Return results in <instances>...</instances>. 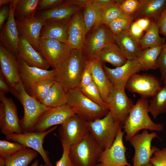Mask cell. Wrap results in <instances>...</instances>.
Returning a JSON list of instances; mask_svg holds the SVG:
<instances>
[{
  "mask_svg": "<svg viewBox=\"0 0 166 166\" xmlns=\"http://www.w3.org/2000/svg\"><path fill=\"white\" fill-rule=\"evenodd\" d=\"M18 58L20 68V79L27 92L31 86L39 80L46 78L54 79L55 69L48 70L30 66L24 60Z\"/></svg>",
  "mask_w": 166,
  "mask_h": 166,
  "instance_id": "21",
  "label": "cell"
},
{
  "mask_svg": "<svg viewBox=\"0 0 166 166\" xmlns=\"http://www.w3.org/2000/svg\"><path fill=\"white\" fill-rule=\"evenodd\" d=\"M124 133L121 127L112 145L100 154L97 166H131L125 156L126 148L123 142Z\"/></svg>",
  "mask_w": 166,
  "mask_h": 166,
  "instance_id": "14",
  "label": "cell"
},
{
  "mask_svg": "<svg viewBox=\"0 0 166 166\" xmlns=\"http://www.w3.org/2000/svg\"><path fill=\"white\" fill-rule=\"evenodd\" d=\"M73 49L67 43L54 39L40 38L39 51L53 69L63 62Z\"/></svg>",
  "mask_w": 166,
  "mask_h": 166,
  "instance_id": "10",
  "label": "cell"
},
{
  "mask_svg": "<svg viewBox=\"0 0 166 166\" xmlns=\"http://www.w3.org/2000/svg\"><path fill=\"white\" fill-rule=\"evenodd\" d=\"M103 66L113 86L125 87L127 81L132 75L143 70L138 59L128 60L123 65L114 69L104 64Z\"/></svg>",
  "mask_w": 166,
  "mask_h": 166,
  "instance_id": "20",
  "label": "cell"
},
{
  "mask_svg": "<svg viewBox=\"0 0 166 166\" xmlns=\"http://www.w3.org/2000/svg\"><path fill=\"white\" fill-rule=\"evenodd\" d=\"M40 0H18L14 10L15 20L21 21L35 18Z\"/></svg>",
  "mask_w": 166,
  "mask_h": 166,
  "instance_id": "31",
  "label": "cell"
},
{
  "mask_svg": "<svg viewBox=\"0 0 166 166\" xmlns=\"http://www.w3.org/2000/svg\"><path fill=\"white\" fill-rule=\"evenodd\" d=\"M67 32V44L82 52L87 34L82 9L75 12L68 21Z\"/></svg>",
  "mask_w": 166,
  "mask_h": 166,
  "instance_id": "19",
  "label": "cell"
},
{
  "mask_svg": "<svg viewBox=\"0 0 166 166\" xmlns=\"http://www.w3.org/2000/svg\"><path fill=\"white\" fill-rule=\"evenodd\" d=\"M68 21L48 20L44 22L40 37L67 43Z\"/></svg>",
  "mask_w": 166,
  "mask_h": 166,
  "instance_id": "27",
  "label": "cell"
},
{
  "mask_svg": "<svg viewBox=\"0 0 166 166\" xmlns=\"http://www.w3.org/2000/svg\"><path fill=\"white\" fill-rule=\"evenodd\" d=\"M87 124L90 133L103 150L112 145L122 125L109 111L104 117Z\"/></svg>",
  "mask_w": 166,
  "mask_h": 166,
  "instance_id": "6",
  "label": "cell"
},
{
  "mask_svg": "<svg viewBox=\"0 0 166 166\" xmlns=\"http://www.w3.org/2000/svg\"><path fill=\"white\" fill-rule=\"evenodd\" d=\"M142 166H154L152 164L149 163L148 164L144 165Z\"/></svg>",
  "mask_w": 166,
  "mask_h": 166,
  "instance_id": "57",
  "label": "cell"
},
{
  "mask_svg": "<svg viewBox=\"0 0 166 166\" xmlns=\"http://www.w3.org/2000/svg\"><path fill=\"white\" fill-rule=\"evenodd\" d=\"M61 141L63 148L62 156L56 162L54 166H73L69 157L70 146L64 141Z\"/></svg>",
  "mask_w": 166,
  "mask_h": 166,
  "instance_id": "43",
  "label": "cell"
},
{
  "mask_svg": "<svg viewBox=\"0 0 166 166\" xmlns=\"http://www.w3.org/2000/svg\"><path fill=\"white\" fill-rule=\"evenodd\" d=\"M90 0H66L64 2L70 6H76L82 9L89 3Z\"/></svg>",
  "mask_w": 166,
  "mask_h": 166,
  "instance_id": "51",
  "label": "cell"
},
{
  "mask_svg": "<svg viewBox=\"0 0 166 166\" xmlns=\"http://www.w3.org/2000/svg\"><path fill=\"white\" fill-rule=\"evenodd\" d=\"M161 46L162 45H156L142 50L138 60L143 70L158 68L157 60Z\"/></svg>",
  "mask_w": 166,
  "mask_h": 166,
  "instance_id": "33",
  "label": "cell"
},
{
  "mask_svg": "<svg viewBox=\"0 0 166 166\" xmlns=\"http://www.w3.org/2000/svg\"><path fill=\"white\" fill-rule=\"evenodd\" d=\"M162 78L164 80V85L166 86V72Z\"/></svg>",
  "mask_w": 166,
  "mask_h": 166,
  "instance_id": "56",
  "label": "cell"
},
{
  "mask_svg": "<svg viewBox=\"0 0 166 166\" xmlns=\"http://www.w3.org/2000/svg\"><path fill=\"white\" fill-rule=\"evenodd\" d=\"M113 0H92V3L95 6L101 10L108 5L114 2Z\"/></svg>",
  "mask_w": 166,
  "mask_h": 166,
  "instance_id": "53",
  "label": "cell"
},
{
  "mask_svg": "<svg viewBox=\"0 0 166 166\" xmlns=\"http://www.w3.org/2000/svg\"><path fill=\"white\" fill-rule=\"evenodd\" d=\"M63 0H40L37 10L42 11L49 10L61 4Z\"/></svg>",
  "mask_w": 166,
  "mask_h": 166,
  "instance_id": "46",
  "label": "cell"
},
{
  "mask_svg": "<svg viewBox=\"0 0 166 166\" xmlns=\"http://www.w3.org/2000/svg\"><path fill=\"white\" fill-rule=\"evenodd\" d=\"M13 91L4 77L0 73V94H5L9 92L12 94Z\"/></svg>",
  "mask_w": 166,
  "mask_h": 166,
  "instance_id": "50",
  "label": "cell"
},
{
  "mask_svg": "<svg viewBox=\"0 0 166 166\" xmlns=\"http://www.w3.org/2000/svg\"><path fill=\"white\" fill-rule=\"evenodd\" d=\"M148 111L154 118L166 112V86L161 87L149 101Z\"/></svg>",
  "mask_w": 166,
  "mask_h": 166,
  "instance_id": "35",
  "label": "cell"
},
{
  "mask_svg": "<svg viewBox=\"0 0 166 166\" xmlns=\"http://www.w3.org/2000/svg\"><path fill=\"white\" fill-rule=\"evenodd\" d=\"M161 87L160 82L155 76L137 73L132 75L125 85L128 91L136 93L145 99L152 97Z\"/></svg>",
  "mask_w": 166,
  "mask_h": 166,
  "instance_id": "17",
  "label": "cell"
},
{
  "mask_svg": "<svg viewBox=\"0 0 166 166\" xmlns=\"http://www.w3.org/2000/svg\"><path fill=\"white\" fill-rule=\"evenodd\" d=\"M19 34L23 36L32 46L39 51L40 33L44 22L36 18L18 21L16 20Z\"/></svg>",
  "mask_w": 166,
  "mask_h": 166,
  "instance_id": "23",
  "label": "cell"
},
{
  "mask_svg": "<svg viewBox=\"0 0 166 166\" xmlns=\"http://www.w3.org/2000/svg\"><path fill=\"white\" fill-rule=\"evenodd\" d=\"M0 129L5 135L23 132L18 115L17 109L13 100L0 94Z\"/></svg>",
  "mask_w": 166,
  "mask_h": 166,
  "instance_id": "9",
  "label": "cell"
},
{
  "mask_svg": "<svg viewBox=\"0 0 166 166\" xmlns=\"http://www.w3.org/2000/svg\"><path fill=\"white\" fill-rule=\"evenodd\" d=\"M152 20L147 18H141L135 20L134 21L144 32H145L149 26Z\"/></svg>",
  "mask_w": 166,
  "mask_h": 166,
  "instance_id": "52",
  "label": "cell"
},
{
  "mask_svg": "<svg viewBox=\"0 0 166 166\" xmlns=\"http://www.w3.org/2000/svg\"><path fill=\"white\" fill-rule=\"evenodd\" d=\"M82 9L78 6L69 5L63 2L51 9L38 11L35 14V18L44 22L48 20L68 21L75 12Z\"/></svg>",
  "mask_w": 166,
  "mask_h": 166,
  "instance_id": "26",
  "label": "cell"
},
{
  "mask_svg": "<svg viewBox=\"0 0 166 166\" xmlns=\"http://www.w3.org/2000/svg\"><path fill=\"white\" fill-rule=\"evenodd\" d=\"M18 0H12L9 5L8 18L0 30V42L10 52L17 55L18 53L19 34L14 16V10Z\"/></svg>",
  "mask_w": 166,
  "mask_h": 166,
  "instance_id": "18",
  "label": "cell"
},
{
  "mask_svg": "<svg viewBox=\"0 0 166 166\" xmlns=\"http://www.w3.org/2000/svg\"><path fill=\"white\" fill-rule=\"evenodd\" d=\"M123 12L120 9L116 0L101 9L100 12L97 25H108Z\"/></svg>",
  "mask_w": 166,
  "mask_h": 166,
  "instance_id": "38",
  "label": "cell"
},
{
  "mask_svg": "<svg viewBox=\"0 0 166 166\" xmlns=\"http://www.w3.org/2000/svg\"><path fill=\"white\" fill-rule=\"evenodd\" d=\"M150 159L149 162L154 166H166V148L156 150Z\"/></svg>",
  "mask_w": 166,
  "mask_h": 166,
  "instance_id": "42",
  "label": "cell"
},
{
  "mask_svg": "<svg viewBox=\"0 0 166 166\" xmlns=\"http://www.w3.org/2000/svg\"><path fill=\"white\" fill-rule=\"evenodd\" d=\"M156 22L160 34L166 38V7L162 11Z\"/></svg>",
  "mask_w": 166,
  "mask_h": 166,
  "instance_id": "47",
  "label": "cell"
},
{
  "mask_svg": "<svg viewBox=\"0 0 166 166\" xmlns=\"http://www.w3.org/2000/svg\"><path fill=\"white\" fill-rule=\"evenodd\" d=\"M79 89L90 100L103 107L109 109L108 105L103 100L99 90L93 81L88 86Z\"/></svg>",
  "mask_w": 166,
  "mask_h": 166,
  "instance_id": "40",
  "label": "cell"
},
{
  "mask_svg": "<svg viewBox=\"0 0 166 166\" xmlns=\"http://www.w3.org/2000/svg\"><path fill=\"white\" fill-rule=\"evenodd\" d=\"M91 0L82 9L83 18L87 33L97 25L101 10L92 3Z\"/></svg>",
  "mask_w": 166,
  "mask_h": 166,
  "instance_id": "37",
  "label": "cell"
},
{
  "mask_svg": "<svg viewBox=\"0 0 166 166\" xmlns=\"http://www.w3.org/2000/svg\"><path fill=\"white\" fill-rule=\"evenodd\" d=\"M149 102L146 99H139L131 109L128 117L123 126L127 141L142 129L160 132L164 130L163 124L156 123L148 115Z\"/></svg>",
  "mask_w": 166,
  "mask_h": 166,
  "instance_id": "2",
  "label": "cell"
},
{
  "mask_svg": "<svg viewBox=\"0 0 166 166\" xmlns=\"http://www.w3.org/2000/svg\"><path fill=\"white\" fill-rule=\"evenodd\" d=\"M103 150L90 133L70 146L69 157L73 166H97Z\"/></svg>",
  "mask_w": 166,
  "mask_h": 166,
  "instance_id": "4",
  "label": "cell"
},
{
  "mask_svg": "<svg viewBox=\"0 0 166 166\" xmlns=\"http://www.w3.org/2000/svg\"><path fill=\"white\" fill-rule=\"evenodd\" d=\"M10 13V8L6 5L1 7L0 9V29H2L7 20Z\"/></svg>",
  "mask_w": 166,
  "mask_h": 166,
  "instance_id": "49",
  "label": "cell"
},
{
  "mask_svg": "<svg viewBox=\"0 0 166 166\" xmlns=\"http://www.w3.org/2000/svg\"><path fill=\"white\" fill-rule=\"evenodd\" d=\"M139 7L134 14V20L147 18L156 21L162 11L166 7V0H139Z\"/></svg>",
  "mask_w": 166,
  "mask_h": 166,
  "instance_id": "28",
  "label": "cell"
},
{
  "mask_svg": "<svg viewBox=\"0 0 166 166\" xmlns=\"http://www.w3.org/2000/svg\"><path fill=\"white\" fill-rule=\"evenodd\" d=\"M97 59L103 62L110 64L116 67L123 65L128 60L115 43L110 44L104 47L99 54Z\"/></svg>",
  "mask_w": 166,
  "mask_h": 166,
  "instance_id": "29",
  "label": "cell"
},
{
  "mask_svg": "<svg viewBox=\"0 0 166 166\" xmlns=\"http://www.w3.org/2000/svg\"><path fill=\"white\" fill-rule=\"evenodd\" d=\"M114 43V36L108 26L97 25L87 33L82 53L86 61L93 60L104 47Z\"/></svg>",
  "mask_w": 166,
  "mask_h": 166,
  "instance_id": "7",
  "label": "cell"
},
{
  "mask_svg": "<svg viewBox=\"0 0 166 166\" xmlns=\"http://www.w3.org/2000/svg\"><path fill=\"white\" fill-rule=\"evenodd\" d=\"M86 61L82 53L73 49L69 56L55 69L54 80L68 90L79 88Z\"/></svg>",
  "mask_w": 166,
  "mask_h": 166,
  "instance_id": "1",
  "label": "cell"
},
{
  "mask_svg": "<svg viewBox=\"0 0 166 166\" xmlns=\"http://www.w3.org/2000/svg\"><path fill=\"white\" fill-rule=\"evenodd\" d=\"M75 114V110L67 104L50 108L39 117L35 125L34 131L44 132L53 127L61 125Z\"/></svg>",
  "mask_w": 166,
  "mask_h": 166,
  "instance_id": "16",
  "label": "cell"
},
{
  "mask_svg": "<svg viewBox=\"0 0 166 166\" xmlns=\"http://www.w3.org/2000/svg\"><path fill=\"white\" fill-rule=\"evenodd\" d=\"M37 156L36 151L29 148H26L6 159L5 166H28Z\"/></svg>",
  "mask_w": 166,
  "mask_h": 166,
  "instance_id": "34",
  "label": "cell"
},
{
  "mask_svg": "<svg viewBox=\"0 0 166 166\" xmlns=\"http://www.w3.org/2000/svg\"><path fill=\"white\" fill-rule=\"evenodd\" d=\"M0 65V73L13 89L12 94L14 96L17 85L20 81L19 58L9 51L1 42Z\"/></svg>",
  "mask_w": 166,
  "mask_h": 166,
  "instance_id": "15",
  "label": "cell"
},
{
  "mask_svg": "<svg viewBox=\"0 0 166 166\" xmlns=\"http://www.w3.org/2000/svg\"><path fill=\"white\" fill-rule=\"evenodd\" d=\"M39 162L38 160H36L30 166H39Z\"/></svg>",
  "mask_w": 166,
  "mask_h": 166,
  "instance_id": "55",
  "label": "cell"
},
{
  "mask_svg": "<svg viewBox=\"0 0 166 166\" xmlns=\"http://www.w3.org/2000/svg\"><path fill=\"white\" fill-rule=\"evenodd\" d=\"M159 138L155 132L149 133L148 130L144 129L141 133H137L129 141L134 149L132 158L133 166H142L149 163V160L154 152L159 149L151 147L153 139Z\"/></svg>",
  "mask_w": 166,
  "mask_h": 166,
  "instance_id": "8",
  "label": "cell"
},
{
  "mask_svg": "<svg viewBox=\"0 0 166 166\" xmlns=\"http://www.w3.org/2000/svg\"><path fill=\"white\" fill-rule=\"evenodd\" d=\"M90 61L93 81L98 87L103 100L106 103L113 89V84L103 68V62L97 59Z\"/></svg>",
  "mask_w": 166,
  "mask_h": 166,
  "instance_id": "24",
  "label": "cell"
},
{
  "mask_svg": "<svg viewBox=\"0 0 166 166\" xmlns=\"http://www.w3.org/2000/svg\"><path fill=\"white\" fill-rule=\"evenodd\" d=\"M58 133L61 141L70 146L80 141L90 132L87 121L75 114L61 125Z\"/></svg>",
  "mask_w": 166,
  "mask_h": 166,
  "instance_id": "13",
  "label": "cell"
},
{
  "mask_svg": "<svg viewBox=\"0 0 166 166\" xmlns=\"http://www.w3.org/2000/svg\"><path fill=\"white\" fill-rule=\"evenodd\" d=\"M55 81L53 79L46 78L37 81L31 87L29 94L42 103L47 97Z\"/></svg>",
  "mask_w": 166,
  "mask_h": 166,
  "instance_id": "36",
  "label": "cell"
},
{
  "mask_svg": "<svg viewBox=\"0 0 166 166\" xmlns=\"http://www.w3.org/2000/svg\"><path fill=\"white\" fill-rule=\"evenodd\" d=\"M39 166H46L45 164V165H40Z\"/></svg>",
  "mask_w": 166,
  "mask_h": 166,
  "instance_id": "58",
  "label": "cell"
},
{
  "mask_svg": "<svg viewBox=\"0 0 166 166\" xmlns=\"http://www.w3.org/2000/svg\"><path fill=\"white\" fill-rule=\"evenodd\" d=\"M134 21L133 15L123 13L110 23L108 26L115 36L123 31L128 30Z\"/></svg>",
  "mask_w": 166,
  "mask_h": 166,
  "instance_id": "39",
  "label": "cell"
},
{
  "mask_svg": "<svg viewBox=\"0 0 166 166\" xmlns=\"http://www.w3.org/2000/svg\"><path fill=\"white\" fill-rule=\"evenodd\" d=\"M67 91L59 82L55 81L42 103L50 108L67 104Z\"/></svg>",
  "mask_w": 166,
  "mask_h": 166,
  "instance_id": "30",
  "label": "cell"
},
{
  "mask_svg": "<svg viewBox=\"0 0 166 166\" xmlns=\"http://www.w3.org/2000/svg\"><path fill=\"white\" fill-rule=\"evenodd\" d=\"M115 43L128 60L138 59L142 49L140 42L129 33L128 30L114 36Z\"/></svg>",
  "mask_w": 166,
  "mask_h": 166,
  "instance_id": "25",
  "label": "cell"
},
{
  "mask_svg": "<svg viewBox=\"0 0 166 166\" xmlns=\"http://www.w3.org/2000/svg\"><path fill=\"white\" fill-rule=\"evenodd\" d=\"M11 1L12 0H0V7L8 4H9Z\"/></svg>",
  "mask_w": 166,
  "mask_h": 166,
  "instance_id": "54",
  "label": "cell"
},
{
  "mask_svg": "<svg viewBox=\"0 0 166 166\" xmlns=\"http://www.w3.org/2000/svg\"><path fill=\"white\" fill-rule=\"evenodd\" d=\"M67 104L73 108L76 114L87 122L101 118L109 113V109L95 103L86 96L79 88L67 91Z\"/></svg>",
  "mask_w": 166,
  "mask_h": 166,
  "instance_id": "5",
  "label": "cell"
},
{
  "mask_svg": "<svg viewBox=\"0 0 166 166\" xmlns=\"http://www.w3.org/2000/svg\"><path fill=\"white\" fill-rule=\"evenodd\" d=\"M128 31L133 37L139 42L144 35V31L134 21L131 24Z\"/></svg>",
  "mask_w": 166,
  "mask_h": 166,
  "instance_id": "48",
  "label": "cell"
},
{
  "mask_svg": "<svg viewBox=\"0 0 166 166\" xmlns=\"http://www.w3.org/2000/svg\"><path fill=\"white\" fill-rule=\"evenodd\" d=\"M57 127V126H54L44 132L34 131L11 134L6 136V137L8 140L19 143L26 147L35 150L41 156L46 166H53L47 152L43 148V144L45 137L55 130Z\"/></svg>",
  "mask_w": 166,
  "mask_h": 166,
  "instance_id": "11",
  "label": "cell"
},
{
  "mask_svg": "<svg viewBox=\"0 0 166 166\" xmlns=\"http://www.w3.org/2000/svg\"><path fill=\"white\" fill-rule=\"evenodd\" d=\"M26 148L24 145L16 142H10L4 140H1L0 158L6 160L15 153Z\"/></svg>",
  "mask_w": 166,
  "mask_h": 166,
  "instance_id": "41",
  "label": "cell"
},
{
  "mask_svg": "<svg viewBox=\"0 0 166 166\" xmlns=\"http://www.w3.org/2000/svg\"><path fill=\"white\" fill-rule=\"evenodd\" d=\"M14 96L23 106L24 115L20 121L23 132H34L35 125L42 114L49 109L30 95L21 81L16 87Z\"/></svg>",
  "mask_w": 166,
  "mask_h": 166,
  "instance_id": "3",
  "label": "cell"
},
{
  "mask_svg": "<svg viewBox=\"0 0 166 166\" xmlns=\"http://www.w3.org/2000/svg\"><path fill=\"white\" fill-rule=\"evenodd\" d=\"M125 88L124 86H113L106 103L113 117L123 125L134 105L127 95Z\"/></svg>",
  "mask_w": 166,
  "mask_h": 166,
  "instance_id": "12",
  "label": "cell"
},
{
  "mask_svg": "<svg viewBox=\"0 0 166 166\" xmlns=\"http://www.w3.org/2000/svg\"><path fill=\"white\" fill-rule=\"evenodd\" d=\"M157 65L162 77L166 72V39L164 43L162 45L161 51L157 60Z\"/></svg>",
  "mask_w": 166,
  "mask_h": 166,
  "instance_id": "45",
  "label": "cell"
},
{
  "mask_svg": "<svg viewBox=\"0 0 166 166\" xmlns=\"http://www.w3.org/2000/svg\"><path fill=\"white\" fill-rule=\"evenodd\" d=\"M93 81L91 61H86V65L82 74L79 88L88 86Z\"/></svg>",
  "mask_w": 166,
  "mask_h": 166,
  "instance_id": "44",
  "label": "cell"
},
{
  "mask_svg": "<svg viewBox=\"0 0 166 166\" xmlns=\"http://www.w3.org/2000/svg\"><path fill=\"white\" fill-rule=\"evenodd\" d=\"M19 38L17 56L30 66L48 70L50 66L40 52L36 50L23 36L19 34Z\"/></svg>",
  "mask_w": 166,
  "mask_h": 166,
  "instance_id": "22",
  "label": "cell"
},
{
  "mask_svg": "<svg viewBox=\"0 0 166 166\" xmlns=\"http://www.w3.org/2000/svg\"><path fill=\"white\" fill-rule=\"evenodd\" d=\"M166 39V38L160 36L159 29L156 21L152 20L139 42L143 50L155 45H162Z\"/></svg>",
  "mask_w": 166,
  "mask_h": 166,
  "instance_id": "32",
  "label": "cell"
}]
</instances>
